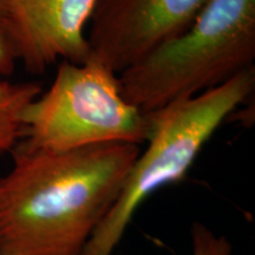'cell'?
<instances>
[{"mask_svg": "<svg viewBox=\"0 0 255 255\" xmlns=\"http://www.w3.org/2000/svg\"><path fill=\"white\" fill-rule=\"evenodd\" d=\"M190 237L193 255H232L233 245L227 237L215 234L203 223H193Z\"/></svg>", "mask_w": 255, "mask_h": 255, "instance_id": "cell-9", "label": "cell"}, {"mask_svg": "<svg viewBox=\"0 0 255 255\" xmlns=\"http://www.w3.org/2000/svg\"><path fill=\"white\" fill-rule=\"evenodd\" d=\"M207 0H96L88 43L91 57L115 73L182 33Z\"/></svg>", "mask_w": 255, "mask_h": 255, "instance_id": "cell-5", "label": "cell"}, {"mask_svg": "<svg viewBox=\"0 0 255 255\" xmlns=\"http://www.w3.org/2000/svg\"><path fill=\"white\" fill-rule=\"evenodd\" d=\"M149 113L123 97L119 75L100 60H63L49 90L28 105L20 142L32 148L69 150L101 143L146 142Z\"/></svg>", "mask_w": 255, "mask_h": 255, "instance_id": "cell-4", "label": "cell"}, {"mask_svg": "<svg viewBox=\"0 0 255 255\" xmlns=\"http://www.w3.org/2000/svg\"><path fill=\"white\" fill-rule=\"evenodd\" d=\"M20 63L44 73L59 59L75 64L91 57L85 26L96 0H7Z\"/></svg>", "mask_w": 255, "mask_h": 255, "instance_id": "cell-6", "label": "cell"}, {"mask_svg": "<svg viewBox=\"0 0 255 255\" xmlns=\"http://www.w3.org/2000/svg\"><path fill=\"white\" fill-rule=\"evenodd\" d=\"M254 88L252 66L219 87L149 113L148 146L139 152L119 199L82 255H113L139 206L159 188L186 177L210 137Z\"/></svg>", "mask_w": 255, "mask_h": 255, "instance_id": "cell-3", "label": "cell"}, {"mask_svg": "<svg viewBox=\"0 0 255 255\" xmlns=\"http://www.w3.org/2000/svg\"><path fill=\"white\" fill-rule=\"evenodd\" d=\"M254 58L255 0H207L182 33L119 73L121 92L152 113L219 87Z\"/></svg>", "mask_w": 255, "mask_h": 255, "instance_id": "cell-2", "label": "cell"}, {"mask_svg": "<svg viewBox=\"0 0 255 255\" xmlns=\"http://www.w3.org/2000/svg\"><path fill=\"white\" fill-rule=\"evenodd\" d=\"M40 94L36 83L0 79V157L11 154L23 139L25 113Z\"/></svg>", "mask_w": 255, "mask_h": 255, "instance_id": "cell-7", "label": "cell"}, {"mask_svg": "<svg viewBox=\"0 0 255 255\" xmlns=\"http://www.w3.org/2000/svg\"><path fill=\"white\" fill-rule=\"evenodd\" d=\"M139 152L119 142L69 150L19 142L0 176V255H82Z\"/></svg>", "mask_w": 255, "mask_h": 255, "instance_id": "cell-1", "label": "cell"}, {"mask_svg": "<svg viewBox=\"0 0 255 255\" xmlns=\"http://www.w3.org/2000/svg\"><path fill=\"white\" fill-rule=\"evenodd\" d=\"M20 62L7 0H0V76H9Z\"/></svg>", "mask_w": 255, "mask_h": 255, "instance_id": "cell-8", "label": "cell"}]
</instances>
